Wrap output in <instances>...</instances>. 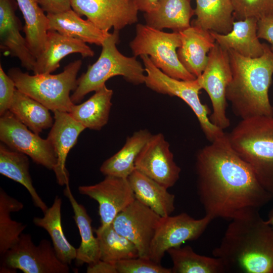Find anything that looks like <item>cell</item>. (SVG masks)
Instances as JSON below:
<instances>
[{
    "label": "cell",
    "instance_id": "1",
    "mask_svg": "<svg viewBox=\"0 0 273 273\" xmlns=\"http://www.w3.org/2000/svg\"><path fill=\"white\" fill-rule=\"evenodd\" d=\"M210 143L196 157L198 194L206 215L231 220L272 199L233 148L228 133Z\"/></svg>",
    "mask_w": 273,
    "mask_h": 273
},
{
    "label": "cell",
    "instance_id": "2",
    "mask_svg": "<svg viewBox=\"0 0 273 273\" xmlns=\"http://www.w3.org/2000/svg\"><path fill=\"white\" fill-rule=\"evenodd\" d=\"M212 251L226 272L273 273V228L254 210L231 220Z\"/></svg>",
    "mask_w": 273,
    "mask_h": 273
},
{
    "label": "cell",
    "instance_id": "3",
    "mask_svg": "<svg viewBox=\"0 0 273 273\" xmlns=\"http://www.w3.org/2000/svg\"><path fill=\"white\" fill-rule=\"evenodd\" d=\"M264 51L257 58L242 56L228 50L232 78L226 90V98L234 113L242 119L272 115L268 97L273 75V51L263 43Z\"/></svg>",
    "mask_w": 273,
    "mask_h": 273
},
{
    "label": "cell",
    "instance_id": "4",
    "mask_svg": "<svg viewBox=\"0 0 273 273\" xmlns=\"http://www.w3.org/2000/svg\"><path fill=\"white\" fill-rule=\"evenodd\" d=\"M228 135L233 148L273 197V116L242 119Z\"/></svg>",
    "mask_w": 273,
    "mask_h": 273
},
{
    "label": "cell",
    "instance_id": "5",
    "mask_svg": "<svg viewBox=\"0 0 273 273\" xmlns=\"http://www.w3.org/2000/svg\"><path fill=\"white\" fill-rule=\"evenodd\" d=\"M119 42V31L114 30L101 46L102 52L97 61L89 65L86 71L77 79V86L71 95L73 104L80 102L86 95L98 90L113 76H122L135 85L144 83L145 68L135 57L122 54L116 47Z\"/></svg>",
    "mask_w": 273,
    "mask_h": 273
},
{
    "label": "cell",
    "instance_id": "6",
    "mask_svg": "<svg viewBox=\"0 0 273 273\" xmlns=\"http://www.w3.org/2000/svg\"><path fill=\"white\" fill-rule=\"evenodd\" d=\"M82 65L81 60L70 62L57 74L30 75L17 67L9 69L8 74L16 88L39 102L49 110L69 112L74 104L70 93L77 86V75Z\"/></svg>",
    "mask_w": 273,
    "mask_h": 273
},
{
    "label": "cell",
    "instance_id": "7",
    "mask_svg": "<svg viewBox=\"0 0 273 273\" xmlns=\"http://www.w3.org/2000/svg\"><path fill=\"white\" fill-rule=\"evenodd\" d=\"M135 30V36L129 43L134 57L149 56L155 66L173 78L183 80L197 78L178 59L177 50L181 44L179 32H165L142 24H138Z\"/></svg>",
    "mask_w": 273,
    "mask_h": 273
},
{
    "label": "cell",
    "instance_id": "8",
    "mask_svg": "<svg viewBox=\"0 0 273 273\" xmlns=\"http://www.w3.org/2000/svg\"><path fill=\"white\" fill-rule=\"evenodd\" d=\"M140 57L146 73L144 83L148 88L156 93L176 96L183 100L196 115L201 129L210 142L225 133L210 121L208 117L210 110L199 98L201 88L197 78L192 80L173 78L155 66L148 55H142Z\"/></svg>",
    "mask_w": 273,
    "mask_h": 273
},
{
    "label": "cell",
    "instance_id": "9",
    "mask_svg": "<svg viewBox=\"0 0 273 273\" xmlns=\"http://www.w3.org/2000/svg\"><path fill=\"white\" fill-rule=\"evenodd\" d=\"M1 259V273H68L69 265L58 257L53 245L43 239L35 245L30 234L22 233Z\"/></svg>",
    "mask_w": 273,
    "mask_h": 273
},
{
    "label": "cell",
    "instance_id": "10",
    "mask_svg": "<svg viewBox=\"0 0 273 273\" xmlns=\"http://www.w3.org/2000/svg\"><path fill=\"white\" fill-rule=\"evenodd\" d=\"M232 78L229 52L215 41L208 53L207 65L197 79L211 102L213 111L209 117L210 121L222 130L230 125V120L226 114V90Z\"/></svg>",
    "mask_w": 273,
    "mask_h": 273
},
{
    "label": "cell",
    "instance_id": "11",
    "mask_svg": "<svg viewBox=\"0 0 273 273\" xmlns=\"http://www.w3.org/2000/svg\"><path fill=\"white\" fill-rule=\"evenodd\" d=\"M0 140L10 149L26 155L49 170H53L57 163V156L49 141L28 129L9 111L1 116Z\"/></svg>",
    "mask_w": 273,
    "mask_h": 273
},
{
    "label": "cell",
    "instance_id": "12",
    "mask_svg": "<svg viewBox=\"0 0 273 273\" xmlns=\"http://www.w3.org/2000/svg\"><path fill=\"white\" fill-rule=\"evenodd\" d=\"M213 219L207 215L195 219L186 213L161 217L150 249V258L157 263L168 249L198 239Z\"/></svg>",
    "mask_w": 273,
    "mask_h": 273
},
{
    "label": "cell",
    "instance_id": "13",
    "mask_svg": "<svg viewBox=\"0 0 273 273\" xmlns=\"http://www.w3.org/2000/svg\"><path fill=\"white\" fill-rule=\"evenodd\" d=\"M161 216L135 199L119 213L111 224L137 248L139 257L150 258V249Z\"/></svg>",
    "mask_w": 273,
    "mask_h": 273
},
{
    "label": "cell",
    "instance_id": "14",
    "mask_svg": "<svg viewBox=\"0 0 273 273\" xmlns=\"http://www.w3.org/2000/svg\"><path fill=\"white\" fill-rule=\"evenodd\" d=\"M135 169L167 189L175 185L181 171L162 133L152 134L135 160Z\"/></svg>",
    "mask_w": 273,
    "mask_h": 273
},
{
    "label": "cell",
    "instance_id": "15",
    "mask_svg": "<svg viewBox=\"0 0 273 273\" xmlns=\"http://www.w3.org/2000/svg\"><path fill=\"white\" fill-rule=\"evenodd\" d=\"M71 6L105 32L112 27L119 31L138 21L139 10L133 0H71Z\"/></svg>",
    "mask_w": 273,
    "mask_h": 273
},
{
    "label": "cell",
    "instance_id": "16",
    "mask_svg": "<svg viewBox=\"0 0 273 273\" xmlns=\"http://www.w3.org/2000/svg\"><path fill=\"white\" fill-rule=\"evenodd\" d=\"M79 193L96 200L99 204L100 229L110 225L117 214L135 199L127 178L107 175L94 185L81 186Z\"/></svg>",
    "mask_w": 273,
    "mask_h": 273
},
{
    "label": "cell",
    "instance_id": "17",
    "mask_svg": "<svg viewBox=\"0 0 273 273\" xmlns=\"http://www.w3.org/2000/svg\"><path fill=\"white\" fill-rule=\"evenodd\" d=\"M54 113V123L47 139L52 145L57 158L53 169L57 182L63 186L69 181V174L66 168L67 155L85 127L68 112L56 111Z\"/></svg>",
    "mask_w": 273,
    "mask_h": 273
},
{
    "label": "cell",
    "instance_id": "18",
    "mask_svg": "<svg viewBox=\"0 0 273 273\" xmlns=\"http://www.w3.org/2000/svg\"><path fill=\"white\" fill-rule=\"evenodd\" d=\"M16 6L12 0H0L1 47L8 50L11 56L18 58L23 67L33 71L36 58L20 32L22 27L15 14Z\"/></svg>",
    "mask_w": 273,
    "mask_h": 273
},
{
    "label": "cell",
    "instance_id": "19",
    "mask_svg": "<svg viewBox=\"0 0 273 273\" xmlns=\"http://www.w3.org/2000/svg\"><path fill=\"white\" fill-rule=\"evenodd\" d=\"M181 44L177 50L178 59L185 69L198 77L204 71L208 53L215 40L210 31L191 25L179 32Z\"/></svg>",
    "mask_w": 273,
    "mask_h": 273
},
{
    "label": "cell",
    "instance_id": "20",
    "mask_svg": "<svg viewBox=\"0 0 273 273\" xmlns=\"http://www.w3.org/2000/svg\"><path fill=\"white\" fill-rule=\"evenodd\" d=\"M73 53H79L83 57L94 55V52L86 43L56 31H48L44 48L36 58L34 74L52 73L60 67L62 59Z\"/></svg>",
    "mask_w": 273,
    "mask_h": 273
},
{
    "label": "cell",
    "instance_id": "21",
    "mask_svg": "<svg viewBox=\"0 0 273 273\" xmlns=\"http://www.w3.org/2000/svg\"><path fill=\"white\" fill-rule=\"evenodd\" d=\"M258 20L249 17L234 21L232 30L226 34L210 33L223 49L234 50L246 57L257 58L264 51L263 43L260 42L257 33Z\"/></svg>",
    "mask_w": 273,
    "mask_h": 273
},
{
    "label": "cell",
    "instance_id": "22",
    "mask_svg": "<svg viewBox=\"0 0 273 273\" xmlns=\"http://www.w3.org/2000/svg\"><path fill=\"white\" fill-rule=\"evenodd\" d=\"M48 31H56L64 35L85 43L102 46L110 34L101 30L88 19L84 20L73 9L57 14H47Z\"/></svg>",
    "mask_w": 273,
    "mask_h": 273
},
{
    "label": "cell",
    "instance_id": "23",
    "mask_svg": "<svg viewBox=\"0 0 273 273\" xmlns=\"http://www.w3.org/2000/svg\"><path fill=\"white\" fill-rule=\"evenodd\" d=\"M127 179L135 199L150 208L161 217L170 215L174 210V195L142 172L134 169Z\"/></svg>",
    "mask_w": 273,
    "mask_h": 273
},
{
    "label": "cell",
    "instance_id": "24",
    "mask_svg": "<svg viewBox=\"0 0 273 273\" xmlns=\"http://www.w3.org/2000/svg\"><path fill=\"white\" fill-rule=\"evenodd\" d=\"M194 15L190 0H160L154 10L145 13L144 18L146 24L153 28L179 32L191 26Z\"/></svg>",
    "mask_w": 273,
    "mask_h": 273
},
{
    "label": "cell",
    "instance_id": "25",
    "mask_svg": "<svg viewBox=\"0 0 273 273\" xmlns=\"http://www.w3.org/2000/svg\"><path fill=\"white\" fill-rule=\"evenodd\" d=\"M196 19L191 25L226 34L233 29L234 9L231 0H196Z\"/></svg>",
    "mask_w": 273,
    "mask_h": 273
},
{
    "label": "cell",
    "instance_id": "26",
    "mask_svg": "<svg viewBox=\"0 0 273 273\" xmlns=\"http://www.w3.org/2000/svg\"><path fill=\"white\" fill-rule=\"evenodd\" d=\"M113 94L105 84L84 102L73 104L69 113L85 128L100 130L108 122Z\"/></svg>",
    "mask_w": 273,
    "mask_h": 273
},
{
    "label": "cell",
    "instance_id": "27",
    "mask_svg": "<svg viewBox=\"0 0 273 273\" xmlns=\"http://www.w3.org/2000/svg\"><path fill=\"white\" fill-rule=\"evenodd\" d=\"M152 134L148 129H141L127 136L121 149L102 163L101 173L105 176L127 178L135 169L139 153Z\"/></svg>",
    "mask_w": 273,
    "mask_h": 273
},
{
    "label": "cell",
    "instance_id": "28",
    "mask_svg": "<svg viewBox=\"0 0 273 273\" xmlns=\"http://www.w3.org/2000/svg\"><path fill=\"white\" fill-rule=\"evenodd\" d=\"M64 194L71 205L73 217L81 237V243L77 249L76 264L79 266L94 263L100 259V252L98 239L93 234L92 220L84 206L78 203L73 196L69 184L65 186Z\"/></svg>",
    "mask_w": 273,
    "mask_h": 273
},
{
    "label": "cell",
    "instance_id": "29",
    "mask_svg": "<svg viewBox=\"0 0 273 273\" xmlns=\"http://www.w3.org/2000/svg\"><path fill=\"white\" fill-rule=\"evenodd\" d=\"M27 156L1 144L0 173L23 186L28 191L34 206L44 213L48 207L32 184Z\"/></svg>",
    "mask_w": 273,
    "mask_h": 273
},
{
    "label": "cell",
    "instance_id": "30",
    "mask_svg": "<svg viewBox=\"0 0 273 273\" xmlns=\"http://www.w3.org/2000/svg\"><path fill=\"white\" fill-rule=\"evenodd\" d=\"M62 203L61 198L56 196L52 205L43 213V216L34 217L33 222L48 233L58 257L63 263L69 265L75 260L77 249L69 242L64 234L61 221Z\"/></svg>",
    "mask_w": 273,
    "mask_h": 273
},
{
    "label": "cell",
    "instance_id": "31",
    "mask_svg": "<svg viewBox=\"0 0 273 273\" xmlns=\"http://www.w3.org/2000/svg\"><path fill=\"white\" fill-rule=\"evenodd\" d=\"M25 21L27 45L36 58L43 51L48 31L47 15L35 0H16Z\"/></svg>",
    "mask_w": 273,
    "mask_h": 273
},
{
    "label": "cell",
    "instance_id": "32",
    "mask_svg": "<svg viewBox=\"0 0 273 273\" xmlns=\"http://www.w3.org/2000/svg\"><path fill=\"white\" fill-rule=\"evenodd\" d=\"M49 109L16 89L9 111L33 132L39 134L54 123Z\"/></svg>",
    "mask_w": 273,
    "mask_h": 273
},
{
    "label": "cell",
    "instance_id": "33",
    "mask_svg": "<svg viewBox=\"0 0 273 273\" xmlns=\"http://www.w3.org/2000/svg\"><path fill=\"white\" fill-rule=\"evenodd\" d=\"M173 263L172 273L226 272L220 259L197 254L189 245L168 249Z\"/></svg>",
    "mask_w": 273,
    "mask_h": 273
},
{
    "label": "cell",
    "instance_id": "34",
    "mask_svg": "<svg viewBox=\"0 0 273 273\" xmlns=\"http://www.w3.org/2000/svg\"><path fill=\"white\" fill-rule=\"evenodd\" d=\"M98 240L100 259L115 264L116 262L139 257V251L130 241L118 234L111 224L95 231Z\"/></svg>",
    "mask_w": 273,
    "mask_h": 273
},
{
    "label": "cell",
    "instance_id": "35",
    "mask_svg": "<svg viewBox=\"0 0 273 273\" xmlns=\"http://www.w3.org/2000/svg\"><path fill=\"white\" fill-rule=\"evenodd\" d=\"M24 204L0 189V255L2 256L18 240L26 224L12 219L11 213L18 212Z\"/></svg>",
    "mask_w": 273,
    "mask_h": 273
},
{
    "label": "cell",
    "instance_id": "36",
    "mask_svg": "<svg viewBox=\"0 0 273 273\" xmlns=\"http://www.w3.org/2000/svg\"><path fill=\"white\" fill-rule=\"evenodd\" d=\"M234 16L238 20L249 17L258 20L273 14V0H231Z\"/></svg>",
    "mask_w": 273,
    "mask_h": 273
},
{
    "label": "cell",
    "instance_id": "37",
    "mask_svg": "<svg viewBox=\"0 0 273 273\" xmlns=\"http://www.w3.org/2000/svg\"><path fill=\"white\" fill-rule=\"evenodd\" d=\"M115 264L118 273H172L171 268L141 257L122 260Z\"/></svg>",
    "mask_w": 273,
    "mask_h": 273
},
{
    "label": "cell",
    "instance_id": "38",
    "mask_svg": "<svg viewBox=\"0 0 273 273\" xmlns=\"http://www.w3.org/2000/svg\"><path fill=\"white\" fill-rule=\"evenodd\" d=\"M16 89L13 80L0 66V115L9 111Z\"/></svg>",
    "mask_w": 273,
    "mask_h": 273
},
{
    "label": "cell",
    "instance_id": "39",
    "mask_svg": "<svg viewBox=\"0 0 273 273\" xmlns=\"http://www.w3.org/2000/svg\"><path fill=\"white\" fill-rule=\"evenodd\" d=\"M257 33L259 39L267 41L273 51V14L258 20Z\"/></svg>",
    "mask_w": 273,
    "mask_h": 273
},
{
    "label": "cell",
    "instance_id": "40",
    "mask_svg": "<svg viewBox=\"0 0 273 273\" xmlns=\"http://www.w3.org/2000/svg\"><path fill=\"white\" fill-rule=\"evenodd\" d=\"M47 14H57L71 9V0H35Z\"/></svg>",
    "mask_w": 273,
    "mask_h": 273
},
{
    "label": "cell",
    "instance_id": "41",
    "mask_svg": "<svg viewBox=\"0 0 273 273\" xmlns=\"http://www.w3.org/2000/svg\"><path fill=\"white\" fill-rule=\"evenodd\" d=\"M87 273H118L115 264L99 259L88 264Z\"/></svg>",
    "mask_w": 273,
    "mask_h": 273
},
{
    "label": "cell",
    "instance_id": "42",
    "mask_svg": "<svg viewBox=\"0 0 273 273\" xmlns=\"http://www.w3.org/2000/svg\"><path fill=\"white\" fill-rule=\"evenodd\" d=\"M139 11L145 13L154 10L160 0H133Z\"/></svg>",
    "mask_w": 273,
    "mask_h": 273
},
{
    "label": "cell",
    "instance_id": "43",
    "mask_svg": "<svg viewBox=\"0 0 273 273\" xmlns=\"http://www.w3.org/2000/svg\"><path fill=\"white\" fill-rule=\"evenodd\" d=\"M267 222L273 228V209H272L268 213Z\"/></svg>",
    "mask_w": 273,
    "mask_h": 273
},
{
    "label": "cell",
    "instance_id": "44",
    "mask_svg": "<svg viewBox=\"0 0 273 273\" xmlns=\"http://www.w3.org/2000/svg\"><path fill=\"white\" fill-rule=\"evenodd\" d=\"M271 109H272V115L273 116V102H272V104H271Z\"/></svg>",
    "mask_w": 273,
    "mask_h": 273
}]
</instances>
